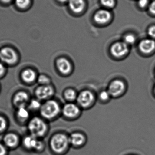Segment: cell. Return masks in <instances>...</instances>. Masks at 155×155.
Returning a JSON list of instances; mask_svg holds the SVG:
<instances>
[{"label": "cell", "instance_id": "7c38bea8", "mask_svg": "<svg viewBox=\"0 0 155 155\" xmlns=\"http://www.w3.org/2000/svg\"><path fill=\"white\" fill-rule=\"evenodd\" d=\"M0 59L5 63L13 64L17 61V54L13 49L6 47L0 51Z\"/></svg>", "mask_w": 155, "mask_h": 155}, {"label": "cell", "instance_id": "d4e9b609", "mask_svg": "<svg viewBox=\"0 0 155 155\" xmlns=\"http://www.w3.org/2000/svg\"><path fill=\"white\" fill-rule=\"evenodd\" d=\"M30 3V0H15L16 5L21 8L27 7Z\"/></svg>", "mask_w": 155, "mask_h": 155}, {"label": "cell", "instance_id": "4fadbf2b", "mask_svg": "<svg viewBox=\"0 0 155 155\" xmlns=\"http://www.w3.org/2000/svg\"><path fill=\"white\" fill-rule=\"evenodd\" d=\"M139 50L141 52L147 54L153 51L155 49V41L153 39H146L140 42Z\"/></svg>", "mask_w": 155, "mask_h": 155}, {"label": "cell", "instance_id": "f1b7e54d", "mask_svg": "<svg viewBox=\"0 0 155 155\" xmlns=\"http://www.w3.org/2000/svg\"><path fill=\"white\" fill-rule=\"evenodd\" d=\"M6 127V122L3 117H0V132L4 130Z\"/></svg>", "mask_w": 155, "mask_h": 155}, {"label": "cell", "instance_id": "4316f807", "mask_svg": "<svg viewBox=\"0 0 155 155\" xmlns=\"http://www.w3.org/2000/svg\"><path fill=\"white\" fill-rule=\"evenodd\" d=\"M147 33L152 39H155V25H152L148 28Z\"/></svg>", "mask_w": 155, "mask_h": 155}, {"label": "cell", "instance_id": "e0dca14e", "mask_svg": "<svg viewBox=\"0 0 155 155\" xmlns=\"http://www.w3.org/2000/svg\"><path fill=\"white\" fill-rule=\"evenodd\" d=\"M69 5L73 12L79 13L84 10L85 3L84 0H69Z\"/></svg>", "mask_w": 155, "mask_h": 155}, {"label": "cell", "instance_id": "52a82bcc", "mask_svg": "<svg viewBox=\"0 0 155 155\" xmlns=\"http://www.w3.org/2000/svg\"><path fill=\"white\" fill-rule=\"evenodd\" d=\"M129 52V45L124 41L114 43L109 49V52L111 56L116 59H122L126 56Z\"/></svg>", "mask_w": 155, "mask_h": 155}, {"label": "cell", "instance_id": "d6986e66", "mask_svg": "<svg viewBox=\"0 0 155 155\" xmlns=\"http://www.w3.org/2000/svg\"><path fill=\"white\" fill-rule=\"evenodd\" d=\"M18 137L14 134H10L6 135L4 137L5 143L8 147H14L18 143Z\"/></svg>", "mask_w": 155, "mask_h": 155}, {"label": "cell", "instance_id": "2e32d148", "mask_svg": "<svg viewBox=\"0 0 155 155\" xmlns=\"http://www.w3.org/2000/svg\"><path fill=\"white\" fill-rule=\"evenodd\" d=\"M78 93L74 88L68 87L63 93L64 98L67 103H74L77 100Z\"/></svg>", "mask_w": 155, "mask_h": 155}, {"label": "cell", "instance_id": "6da1fadb", "mask_svg": "<svg viewBox=\"0 0 155 155\" xmlns=\"http://www.w3.org/2000/svg\"><path fill=\"white\" fill-rule=\"evenodd\" d=\"M49 145L54 154L65 155L71 147L69 136L64 133H56L51 137Z\"/></svg>", "mask_w": 155, "mask_h": 155}, {"label": "cell", "instance_id": "ffe728a7", "mask_svg": "<svg viewBox=\"0 0 155 155\" xmlns=\"http://www.w3.org/2000/svg\"><path fill=\"white\" fill-rule=\"evenodd\" d=\"M111 97L110 94L107 90H101L97 95V98L102 103H107L111 100Z\"/></svg>", "mask_w": 155, "mask_h": 155}, {"label": "cell", "instance_id": "ba28073f", "mask_svg": "<svg viewBox=\"0 0 155 155\" xmlns=\"http://www.w3.org/2000/svg\"><path fill=\"white\" fill-rule=\"evenodd\" d=\"M55 67L61 75L68 76L73 71V65L71 61L66 57H61L55 61Z\"/></svg>", "mask_w": 155, "mask_h": 155}, {"label": "cell", "instance_id": "5bb4252c", "mask_svg": "<svg viewBox=\"0 0 155 155\" xmlns=\"http://www.w3.org/2000/svg\"><path fill=\"white\" fill-rule=\"evenodd\" d=\"M111 17L110 12L106 10H100L96 13L94 19L97 23L103 24L107 22Z\"/></svg>", "mask_w": 155, "mask_h": 155}, {"label": "cell", "instance_id": "4dcf8cb0", "mask_svg": "<svg viewBox=\"0 0 155 155\" xmlns=\"http://www.w3.org/2000/svg\"><path fill=\"white\" fill-rule=\"evenodd\" d=\"M6 150L2 145L0 144V155H5Z\"/></svg>", "mask_w": 155, "mask_h": 155}, {"label": "cell", "instance_id": "cb8c5ba5", "mask_svg": "<svg viewBox=\"0 0 155 155\" xmlns=\"http://www.w3.org/2000/svg\"><path fill=\"white\" fill-rule=\"evenodd\" d=\"M42 104L41 103L39 99H33L30 104V107L34 110H40Z\"/></svg>", "mask_w": 155, "mask_h": 155}, {"label": "cell", "instance_id": "7a4b0ae2", "mask_svg": "<svg viewBox=\"0 0 155 155\" xmlns=\"http://www.w3.org/2000/svg\"><path fill=\"white\" fill-rule=\"evenodd\" d=\"M62 107L55 99H49L45 101L40 110L42 118L46 121L55 120L61 115Z\"/></svg>", "mask_w": 155, "mask_h": 155}, {"label": "cell", "instance_id": "603a6c76", "mask_svg": "<svg viewBox=\"0 0 155 155\" xmlns=\"http://www.w3.org/2000/svg\"><path fill=\"white\" fill-rule=\"evenodd\" d=\"M17 115L19 118L25 120L29 117V114L28 111L25 109V107H22L19 108Z\"/></svg>", "mask_w": 155, "mask_h": 155}, {"label": "cell", "instance_id": "1f68e13d", "mask_svg": "<svg viewBox=\"0 0 155 155\" xmlns=\"http://www.w3.org/2000/svg\"><path fill=\"white\" fill-rule=\"evenodd\" d=\"M5 72V67L2 64L0 63V76Z\"/></svg>", "mask_w": 155, "mask_h": 155}, {"label": "cell", "instance_id": "ac0fdd59", "mask_svg": "<svg viewBox=\"0 0 155 155\" xmlns=\"http://www.w3.org/2000/svg\"><path fill=\"white\" fill-rule=\"evenodd\" d=\"M22 78L25 82L32 83L36 79V73L33 70L30 69H27L23 72Z\"/></svg>", "mask_w": 155, "mask_h": 155}, {"label": "cell", "instance_id": "5b68a950", "mask_svg": "<svg viewBox=\"0 0 155 155\" xmlns=\"http://www.w3.org/2000/svg\"><path fill=\"white\" fill-rule=\"evenodd\" d=\"M82 110L77 103H67L62 107L61 115L67 120L73 121L80 117Z\"/></svg>", "mask_w": 155, "mask_h": 155}, {"label": "cell", "instance_id": "8fae6325", "mask_svg": "<svg viewBox=\"0 0 155 155\" xmlns=\"http://www.w3.org/2000/svg\"><path fill=\"white\" fill-rule=\"evenodd\" d=\"M71 147L79 149L84 146L87 142L86 136L81 132H75L69 136Z\"/></svg>", "mask_w": 155, "mask_h": 155}, {"label": "cell", "instance_id": "9a60e30c", "mask_svg": "<svg viewBox=\"0 0 155 155\" xmlns=\"http://www.w3.org/2000/svg\"><path fill=\"white\" fill-rule=\"evenodd\" d=\"M28 95L24 92H20L15 94L14 98V103L18 108L25 107L28 101Z\"/></svg>", "mask_w": 155, "mask_h": 155}, {"label": "cell", "instance_id": "277c9868", "mask_svg": "<svg viewBox=\"0 0 155 155\" xmlns=\"http://www.w3.org/2000/svg\"><path fill=\"white\" fill-rule=\"evenodd\" d=\"M95 94L91 90L84 89L78 93L76 103L82 109H90L96 101Z\"/></svg>", "mask_w": 155, "mask_h": 155}, {"label": "cell", "instance_id": "484cf974", "mask_svg": "<svg viewBox=\"0 0 155 155\" xmlns=\"http://www.w3.org/2000/svg\"><path fill=\"white\" fill-rule=\"evenodd\" d=\"M101 2L103 5L108 8H112L114 6V0H101Z\"/></svg>", "mask_w": 155, "mask_h": 155}, {"label": "cell", "instance_id": "83f0119b", "mask_svg": "<svg viewBox=\"0 0 155 155\" xmlns=\"http://www.w3.org/2000/svg\"><path fill=\"white\" fill-rule=\"evenodd\" d=\"M149 0H138V4L141 8H144L148 5Z\"/></svg>", "mask_w": 155, "mask_h": 155}, {"label": "cell", "instance_id": "e575fe53", "mask_svg": "<svg viewBox=\"0 0 155 155\" xmlns=\"http://www.w3.org/2000/svg\"><path fill=\"white\" fill-rule=\"evenodd\" d=\"M154 92H155V89H154Z\"/></svg>", "mask_w": 155, "mask_h": 155}, {"label": "cell", "instance_id": "30bf717a", "mask_svg": "<svg viewBox=\"0 0 155 155\" xmlns=\"http://www.w3.org/2000/svg\"><path fill=\"white\" fill-rule=\"evenodd\" d=\"M25 146L29 149L41 152L45 148L44 142L40 138L31 135L25 137L24 140Z\"/></svg>", "mask_w": 155, "mask_h": 155}, {"label": "cell", "instance_id": "7402d4cb", "mask_svg": "<svg viewBox=\"0 0 155 155\" xmlns=\"http://www.w3.org/2000/svg\"><path fill=\"white\" fill-rule=\"evenodd\" d=\"M136 38L133 34L126 35L124 37V41L128 45H132L135 43Z\"/></svg>", "mask_w": 155, "mask_h": 155}, {"label": "cell", "instance_id": "f546056e", "mask_svg": "<svg viewBox=\"0 0 155 155\" xmlns=\"http://www.w3.org/2000/svg\"><path fill=\"white\" fill-rule=\"evenodd\" d=\"M149 12L155 15V0L149 4L148 7Z\"/></svg>", "mask_w": 155, "mask_h": 155}, {"label": "cell", "instance_id": "3957f363", "mask_svg": "<svg viewBox=\"0 0 155 155\" xmlns=\"http://www.w3.org/2000/svg\"><path fill=\"white\" fill-rule=\"evenodd\" d=\"M28 128L31 135L40 139L45 136L49 130V126L46 120L37 117L31 119Z\"/></svg>", "mask_w": 155, "mask_h": 155}, {"label": "cell", "instance_id": "836d02e7", "mask_svg": "<svg viewBox=\"0 0 155 155\" xmlns=\"http://www.w3.org/2000/svg\"><path fill=\"white\" fill-rule=\"evenodd\" d=\"M59 1L61 2H66L67 0H59Z\"/></svg>", "mask_w": 155, "mask_h": 155}, {"label": "cell", "instance_id": "44dd1931", "mask_svg": "<svg viewBox=\"0 0 155 155\" xmlns=\"http://www.w3.org/2000/svg\"><path fill=\"white\" fill-rule=\"evenodd\" d=\"M38 82L41 85H46L52 84V80L51 77L46 74H41L37 78Z\"/></svg>", "mask_w": 155, "mask_h": 155}, {"label": "cell", "instance_id": "d6a6232c", "mask_svg": "<svg viewBox=\"0 0 155 155\" xmlns=\"http://www.w3.org/2000/svg\"><path fill=\"white\" fill-rule=\"evenodd\" d=\"M1 1L4 2H9L11 0H1Z\"/></svg>", "mask_w": 155, "mask_h": 155}, {"label": "cell", "instance_id": "8992f818", "mask_svg": "<svg viewBox=\"0 0 155 155\" xmlns=\"http://www.w3.org/2000/svg\"><path fill=\"white\" fill-rule=\"evenodd\" d=\"M126 89L124 81L120 79H114L108 84L107 90L112 98H118L122 95Z\"/></svg>", "mask_w": 155, "mask_h": 155}, {"label": "cell", "instance_id": "9c48e42d", "mask_svg": "<svg viewBox=\"0 0 155 155\" xmlns=\"http://www.w3.org/2000/svg\"><path fill=\"white\" fill-rule=\"evenodd\" d=\"M55 94V89L52 84L41 85L36 88L35 94L39 100L47 101L53 98Z\"/></svg>", "mask_w": 155, "mask_h": 155}]
</instances>
